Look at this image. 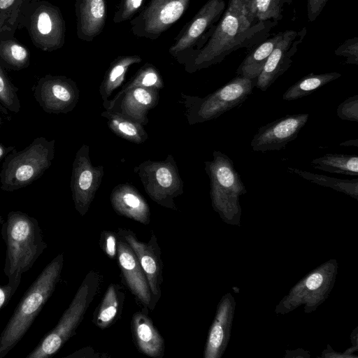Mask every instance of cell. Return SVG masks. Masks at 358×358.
<instances>
[{
  "mask_svg": "<svg viewBox=\"0 0 358 358\" xmlns=\"http://www.w3.org/2000/svg\"><path fill=\"white\" fill-rule=\"evenodd\" d=\"M276 21L252 24L243 9V0H230L222 17L204 45L192 54L185 69L194 72L220 63L234 51L263 42Z\"/></svg>",
  "mask_w": 358,
  "mask_h": 358,
  "instance_id": "6da1fadb",
  "label": "cell"
},
{
  "mask_svg": "<svg viewBox=\"0 0 358 358\" xmlns=\"http://www.w3.org/2000/svg\"><path fill=\"white\" fill-rule=\"evenodd\" d=\"M63 265L64 254L59 253L26 291L0 334V358L15 347L28 331L59 282Z\"/></svg>",
  "mask_w": 358,
  "mask_h": 358,
  "instance_id": "7a4b0ae2",
  "label": "cell"
},
{
  "mask_svg": "<svg viewBox=\"0 0 358 358\" xmlns=\"http://www.w3.org/2000/svg\"><path fill=\"white\" fill-rule=\"evenodd\" d=\"M1 234L6 248L3 272L8 279L28 271L47 248L38 221L19 210L8 213Z\"/></svg>",
  "mask_w": 358,
  "mask_h": 358,
  "instance_id": "3957f363",
  "label": "cell"
},
{
  "mask_svg": "<svg viewBox=\"0 0 358 358\" xmlns=\"http://www.w3.org/2000/svg\"><path fill=\"white\" fill-rule=\"evenodd\" d=\"M100 275L90 271L85 277L69 307L56 326L46 334L26 358H48L55 355L76 334V330L96 295Z\"/></svg>",
  "mask_w": 358,
  "mask_h": 358,
  "instance_id": "277c9868",
  "label": "cell"
},
{
  "mask_svg": "<svg viewBox=\"0 0 358 358\" xmlns=\"http://www.w3.org/2000/svg\"><path fill=\"white\" fill-rule=\"evenodd\" d=\"M55 157V140L36 138L22 150L5 157L0 172V187L6 192L23 188L38 179L50 167Z\"/></svg>",
  "mask_w": 358,
  "mask_h": 358,
  "instance_id": "5b68a950",
  "label": "cell"
},
{
  "mask_svg": "<svg viewBox=\"0 0 358 358\" xmlns=\"http://www.w3.org/2000/svg\"><path fill=\"white\" fill-rule=\"evenodd\" d=\"M224 8V0H208L175 38L169 54L179 63L185 64L206 43Z\"/></svg>",
  "mask_w": 358,
  "mask_h": 358,
  "instance_id": "8992f818",
  "label": "cell"
},
{
  "mask_svg": "<svg viewBox=\"0 0 358 358\" xmlns=\"http://www.w3.org/2000/svg\"><path fill=\"white\" fill-rule=\"evenodd\" d=\"M24 27L34 45L43 51L57 50L64 44L66 25L62 12L46 1L32 0Z\"/></svg>",
  "mask_w": 358,
  "mask_h": 358,
  "instance_id": "52a82bcc",
  "label": "cell"
},
{
  "mask_svg": "<svg viewBox=\"0 0 358 358\" xmlns=\"http://www.w3.org/2000/svg\"><path fill=\"white\" fill-rule=\"evenodd\" d=\"M213 157V160L205 162L213 204L222 211L234 210L238 208V196L246 193L245 185L227 155L215 150Z\"/></svg>",
  "mask_w": 358,
  "mask_h": 358,
  "instance_id": "ba28073f",
  "label": "cell"
},
{
  "mask_svg": "<svg viewBox=\"0 0 358 358\" xmlns=\"http://www.w3.org/2000/svg\"><path fill=\"white\" fill-rule=\"evenodd\" d=\"M254 87V79L237 76L206 97H196L192 110L191 123L214 120L237 107L252 94Z\"/></svg>",
  "mask_w": 358,
  "mask_h": 358,
  "instance_id": "9c48e42d",
  "label": "cell"
},
{
  "mask_svg": "<svg viewBox=\"0 0 358 358\" xmlns=\"http://www.w3.org/2000/svg\"><path fill=\"white\" fill-rule=\"evenodd\" d=\"M191 0H150L130 20L131 33L139 38L157 39L184 14Z\"/></svg>",
  "mask_w": 358,
  "mask_h": 358,
  "instance_id": "30bf717a",
  "label": "cell"
},
{
  "mask_svg": "<svg viewBox=\"0 0 358 358\" xmlns=\"http://www.w3.org/2000/svg\"><path fill=\"white\" fill-rule=\"evenodd\" d=\"M137 169L150 197L159 205L176 210L173 199L182 193V182L171 160L145 162Z\"/></svg>",
  "mask_w": 358,
  "mask_h": 358,
  "instance_id": "8fae6325",
  "label": "cell"
},
{
  "mask_svg": "<svg viewBox=\"0 0 358 358\" xmlns=\"http://www.w3.org/2000/svg\"><path fill=\"white\" fill-rule=\"evenodd\" d=\"M103 174V166H92L89 157V147L83 145L77 152L73 163L71 180L75 208L81 216L87 213Z\"/></svg>",
  "mask_w": 358,
  "mask_h": 358,
  "instance_id": "7c38bea8",
  "label": "cell"
},
{
  "mask_svg": "<svg viewBox=\"0 0 358 358\" xmlns=\"http://www.w3.org/2000/svg\"><path fill=\"white\" fill-rule=\"evenodd\" d=\"M117 233L129 244L138 259L149 284L153 310L160 299L163 282V264L157 238L152 233L149 241L145 243L138 240L130 229L119 228Z\"/></svg>",
  "mask_w": 358,
  "mask_h": 358,
  "instance_id": "4fadbf2b",
  "label": "cell"
},
{
  "mask_svg": "<svg viewBox=\"0 0 358 358\" xmlns=\"http://www.w3.org/2000/svg\"><path fill=\"white\" fill-rule=\"evenodd\" d=\"M76 83L62 76L46 75L41 78L34 88V96L41 108L48 113H66L72 110L78 99Z\"/></svg>",
  "mask_w": 358,
  "mask_h": 358,
  "instance_id": "5bb4252c",
  "label": "cell"
},
{
  "mask_svg": "<svg viewBox=\"0 0 358 358\" xmlns=\"http://www.w3.org/2000/svg\"><path fill=\"white\" fill-rule=\"evenodd\" d=\"M309 117L308 113L287 115L259 127L250 142L254 151L280 150L296 139Z\"/></svg>",
  "mask_w": 358,
  "mask_h": 358,
  "instance_id": "9a60e30c",
  "label": "cell"
},
{
  "mask_svg": "<svg viewBox=\"0 0 358 358\" xmlns=\"http://www.w3.org/2000/svg\"><path fill=\"white\" fill-rule=\"evenodd\" d=\"M299 32L287 30L282 35L270 54L260 74L254 79L255 87L265 92L291 66L292 57L302 41L306 30Z\"/></svg>",
  "mask_w": 358,
  "mask_h": 358,
  "instance_id": "2e32d148",
  "label": "cell"
},
{
  "mask_svg": "<svg viewBox=\"0 0 358 358\" xmlns=\"http://www.w3.org/2000/svg\"><path fill=\"white\" fill-rule=\"evenodd\" d=\"M117 260L123 280L145 310H152V295L146 276L129 244L119 236Z\"/></svg>",
  "mask_w": 358,
  "mask_h": 358,
  "instance_id": "e0dca14e",
  "label": "cell"
},
{
  "mask_svg": "<svg viewBox=\"0 0 358 358\" xmlns=\"http://www.w3.org/2000/svg\"><path fill=\"white\" fill-rule=\"evenodd\" d=\"M76 34L83 41L91 42L104 29L107 17L106 0H76Z\"/></svg>",
  "mask_w": 358,
  "mask_h": 358,
  "instance_id": "ac0fdd59",
  "label": "cell"
},
{
  "mask_svg": "<svg viewBox=\"0 0 358 358\" xmlns=\"http://www.w3.org/2000/svg\"><path fill=\"white\" fill-rule=\"evenodd\" d=\"M131 330L134 344L141 353L151 358H163L164 340L147 313L141 310L133 315Z\"/></svg>",
  "mask_w": 358,
  "mask_h": 358,
  "instance_id": "d6986e66",
  "label": "cell"
},
{
  "mask_svg": "<svg viewBox=\"0 0 358 358\" xmlns=\"http://www.w3.org/2000/svg\"><path fill=\"white\" fill-rule=\"evenodd\" d=\"M110 203L113 210L120 215L145 225L150 222L149 205L134 187L120 185L114 188L110 195Z\"/></svg>",
  "mask_w": 358,
  "mask_h": 358,
  "instance_id": "ffe728a7",
  "label": "cell"
},
{
  "mask_svg": "<svg viewBox=\"0 0 358 358\" xmlns=\"http://www.w3.org/2000/svg\"><path fill=\"white\" fill-rule=\"evenodd\" d=\"M152 90L155 89L141 86L123 89L115 99L109 103H111L121 99L120 103L121 110L118 113L141 124L144 121L146 112L156 103L157 96Z\"/></svg>",
  "mask_w": 358,
  "mask_h": 358,
  "instance_id": "44dd1931",
  "label": "cell"
},
{
  "mask_svg": "<svg viewBox=\"0 0 358 358\" xmlns=\"http://www.w3.org/2000/svg\"><path fill=\"white\" fill-rule=\"evenodd\" d=\"M124 300L123 287L119 284L111 283L94 312L92 322L94 325L101 329L110 327L120 318Z\"/></svg>",
  "mask_w": 358,
  "mask_h": 358,
  "instance_id": "7402d4cb",
  "label": "cell"
},
{
  "mask_svg": "<svg viewBox=\"0 0 358 358\" xmlns=\"http://www.w3.org/2000/svg\"><path fill=\"white\" fill-rule=\"evenodd\" d=\"M32 0H0V38L11 37L23 27Z\"/></svg>",
  "mask_w": 358,
  "mask_h": 358,
  "instance_id": "603a6c76",
  "label": "cell"
},
{
  "mask_svg": "<svg viewBox=\"0 0 358 358\" xmlns=\"http://www.w3.org/2000/svg\"><path fill=\"white\" fill-rule=\"evenodd\" d=\"M282 32L264 40L244 59L236 70V76L248 79L256 78L262 72L270 54L280 39Z\"/></svg>",
  "mask_w": 358,
  "mask_h": 358,
  "instance_id": "cb8c5ba5",
  "label": "cell"
},
{
  "mask_svg": "<svg viewBox=\"0 0 358 358\" xmlns=\"http://www.w3.org/2000/svg\"><path fill=\"white\" fill-rule=\"evenodd\" d=\"M141 61L142 58L136 55L119 56L113 60L106 71L100 87L103 99L106 100L122 84L129 68Z\"/></svg>",
  "mask_w": 358,
  "mask_h": 358,
  "instance_id": "d4e9b609",
  "label": "cell"
},
{
  "mask_svg": "<svg viewBox=\"0 0 358 358\" xmlns=\"http://www.w3.org/2000/svg\"><path fill=\"white\" fill-rule=\"evenodd\" d=\"M310 164L315 169L346 176H358V157L353 155L328 153L314 159Z\"/></svg>",
  "mask_w": 358,
  "mask_h": 358,
  "instance_id": "484cf974",
  "label": "cell"
},
{
  "mask_svg": "<svg viewBox=\"0 0 358 358\" xmlns=\"http://www.w3.org/2000/svg\"><path fill=\"white\" fill-rule=\"evenodd\" d=\"M286 0H243V9L252 24L282 17V7Z\"/></svg>",
  "mask_w": 358,
  "mask_h": 358,
  "instance_id": "4316f807",
  "label": "cell"
},
{
  "mask_svg": "<svg viewBox=\"0 0 358 358\" xmlns=\"http://www.w3.org/2000/svg\"><path fill=\"white\" fill-rule=\"evenodd\" d=\"M341 76V74L337 72L310 73L290 86L283 94L282 99L292 101L306 96Z\"/></svg>",
  "mask_w": 358,
  "mask_h": 358,
  "instance_id": "83f0119b",
  "label": "cell"
},
{
  "mask_svg": "<svg viewBox=\"0 0 358 358\" xmlns=\"http://www.w3.org/2000/svg\"><path fill=\"white\" fill-rule=\"evenodd\" d=\"M102 115L108 120V127L121 137L135 143H141L148 138L142 125L118 112L107 110Z\"/></svg>",
  "mask_w": 358,
  "mask_h": 358,
  "instance_id": "f1b7e54d",
  "label": "cell"
},
{
  "mask_svg": "<svg viewBox=\"0 0 358 358\" xmlns=\"http://www.w3.org/2000/svg\"><path fill=\"white\" fill-rule=\"evenodd\" d=\"M287 170L289 172L295 173L303 178L315 184L331 187L335 190L342 192L355 197V199H357L358 197V179H339L290 167H288Z\"/></svg>",
  "mask_w": 358,
  "mask_h": 358,
  "instance_id": "f546056e",
  "label": "cell"
},
{
  "mask_svg": "<svg viewBox=\"0 0 358 358\" xmlns=\"http://www.w3.org/2000/svg\"><path fill=\"white\" fill-rule=\"evenodd\" d=\"M0 57L15 69H22L29 65L30 55L22 45L10 38L0 41Z\"/></svg>",
  "mask_w": 358,
  "mask_h": 358,
  "instance_id": "4dcf8cb0",
  "label": "cell"
},
{
  "mask_svg": "<svg viewBox=\"0 0 358 358\" xmlns=\"http://www.w3.org/2000/svg\"><path fill=\"white\" fill-rule=\"evenodd\" d=\"M137 86L153 89H159L163 87L160 73L153 65L146 63L138 71L124 89Z\"/></svg>",
  "mask_w": 358,
  "mask_h": 358,
  "instance_id": "1f68e13d",
  "label": "cell"
},
{
  "mask_svg": "<svg viewBox=\"0 0 358 358\" xmlns=\"http://www.w3.org/2000/svg\"><path fill=\"white\" fill-rule=\"evenodd\" d=\"M0 103L7 110L18 113L20 102L14 85L9 81L0 66Z\"/></svg>",
  "mask_w": 358,
  "mask_h": 358,
  "instance_id": "d6a6232c",
  "label": "cell"
},
{
  "mask_svg": "<svg viewBox=\"0 0 358 358\" xmlns=\"http://www.w3.org/2000/svg\"><path fill=\"white\" fill-rule=\"evenodd\" d=\"M145 0H120L113 15V22L122 23L131 18L141 11Z\"/></svg>",
  "mask_w": 358,
  "mask_h": 358,
  "instance_id": "836d02e7",
  "label": "cell"
},
{
  "mask_svg": "<svg viewBox=\"0 0 358 358\" xmlns=\"http://www.w3.org/2000/svg\"><path fill=\"white\" fill-rule=\"evenodd\" d=\"M119 235L117 232L104 230L100 235L99 245L105 255L110 259H117Z\"/></svg>",
  "mask_w": 358,
  "mask_h": 358,
  "instance_id": "e575fe53",
  "label": "cell"
},
{
  "mask_svg": "<svg viewBox=\"0 0 358 358\" xmlns=\"http://www.w3.org/2000/svg\"><path fill=\"white\" fill-rule=\"evenodd\" d=\"M336 113L343 120L358 122V95L349 97L341 103Z\"/></svg>",
  "mask_w": 358,
  "mask_h": 358,
  "instance_id": "d590c367",
  "label": "cell"
},
{
  "mask_svg": "<svg viewBox=\"0 0 358 358\" xmlns=\"http://www.w3.org/2000/svg\"><path fill=\"white\" fill-rule=\"evenodd\" d=\"M338 56L347 58V64H358V43L357 38H350L341 45L335 51Z\"/></svg>",
  "mask_w": 358,
  "mask_h": 358,
  "instance_id": "8d00e7d4",
  "label": "cell"
},
{
  "mask_svg": "<svg viewBox=\"0 0 358 358\" xmlns=\"http://www.w3.org/2000/svg\"><path fill=\"white\" fill-rule=\"evenodd\" d=\"M22 275H18L13 278L8 279L6 285H0V311L10 301L12 296L17 291L21 280Z\"/></svg>",
  "mask_w": 358,
  "mask_h": 358,
  "instance_id": "74e56055",
  "label": "cell"
},
{
  "mask_svg": "<svg viewBox=\"0 0 358 358\" xmlns=\"http://www.w3.org/2000/svg\"><path fill=\"white\" fill-rule=\"evenodd\" d=\"M329 0H307V15L310 22L316 20Z\"/></svg>",
  "mask_w": 358,
  "mask_h": 358,
  "instance_id": "f35d334b",
  "label": "cell"
},
{
  "mask_svg": "<svg viewBox=\"0 0 358 358\" xmlns=\"http://www.w3.org/2000/svg\"><path fill=\"white\" fill-rule=\"evenodd\" d=\"M323 282V277L320 273L311 274L307 279L306 285L310 290L319 288Z\"/></svg>",
  "mask_w": 358,
  "mask_h": 358,
  "instance_id": "ab89813d",
  "label": "cell"
},
{
  "mask_svg": "<svg viewBox=\"0 0 358 358\" xmlns=\"http://www.w3.org/2000/svg\"><path fill=\"white\" fill-rule=\"evenodd\" d=\"M13 150V147H6L2 144H0V160L6 157L7 154H9Z\"/></svg>",
  "mask_w": 358,
  "mask_h": 358,
  "instance_id": "60d3db41",
  "label": "cell"
},
{
  "mask_svg": "<svg viewBox=\"0 0 358 358\" xmlns=\"http://www.w3.org/2000/svg\"><path fill=\"white\" fill-rule=\"evenodd\" d=\"M341 146H355L358 147V139H353L345 141L343 143H340Z\"/></svg>",
  "mask_w": 358,
  "mask_h": 358,
  "instance_id": "b9f144b4",
  "label": "cell"
},
{
  "mask_svg": "<svg viewBox=\"0 0 358 358\" xmlns=\"http://www.w3.org/2000/svg\"><path fill=\"white\" fill-rule=\"evenodd\" d=\"M3 222V220L2 216L0 214V224H2Z\"/></svg>",
  "mask_w": 358,
  "mask_h": 358,
  "instance_id": "7bdbcfd3",
  "label": "cell"
},
{
  "mask_svg": "<svg viewBox=\"0 0 358 358\" xmlns=\"http://www.w3.org/2000/svg\"><path fill=\"white\" fill-rule=\"evenodd\" d=\"M1 120H1V117H0V125L1 124V122H2V121H1Z\"/></svg>",
  "mask_w": 358,
  "mask_h": 358,
  "instance_id": "ee69618b",
  "label": "cell"
}]
</instances>
